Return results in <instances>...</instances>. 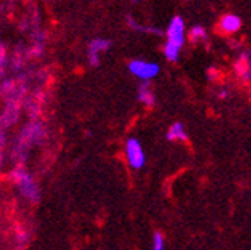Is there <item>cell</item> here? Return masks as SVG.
Instances as JSON below:
<instances>
[{"label":"cell","instance_id":"6da1fadb","mask_svg":"<svg viewBox=\"0 0 251 250\" xmlns=\"http://www.w3.org/2000/svg\"><path fill=\"white\" fill-rule=\"evenodd\" d=\"M129 71L137 75L141 80H152L155 79L159 72L158 63L153 62H146V60H132L129 63Z\"/></svg>","mask_w":251,"mask_h":250},{"label":"cell","instance_id":"7a4b0ae2","mask_svg":"<svg viewBox=\"0 0 251 250\" xmlns=\"http://www.w3.org/2000/svg\"><path fill=\"white\" fill-rule=\"evenodd\" d=\"M126 157H127V163L130 165V167L141 169L144 166L146 155H144L141 143L137 138H129L126 141Z\"/></svg>","mask_w":251,"mask_h":250},{"label":"cell","instance_id":"3957f363","mask_svg":"<svg viewBox=\"0 0 251 250\" xmlns=\"http://www.w3.org/2000/svg\"><path fill=\"white\" fill-rule=\"evenodd\" d=\"M184 40H186V23L179 16H175L167 28V42L182 46Z\"/></svg>","mask_w":251,"mask_h":250},{"label":"cell","instance_id":"277c9868","mask_svg":"<svg viewBox=\"0 0 251 250\" xmlns=\"http://www.w3.org/2000/svg\"><path fill=\"white\" fill-rule=\"evenodd\" d=\"M17 180V184L20 187L22 194L26 198H31V200H37L38 198V189L35 186V183L32 181V178L26 174V172H18L16 175Z\"/></svg>","mask_w":251,"mask_h":250},{"label":"cell","instance_id":"5b68a950","mask_svg":"<svg viewBox=\"0 0 251 250\" xmlns=\"http://www.w3.org/2000/svg\"><path fill=\"white\" fill-rule=\"evenodd\" d=\"M110 42L106 40V38H95L89 45V62L92 66H96L100 62V52L106 51L109 48Z\"/></svg>","mask_w":251,"mask_h":250},{"label":"cell","instance_id":"8992f818","mask_svg":"<svg viewBox=\"0 0 251 250\" xmlns=\"http://www.w3.org/2000/svg\"><path fill=\"white\" fill-rule=\"evenodd\" d=\"M220 28L225 33H236L240 28V18L233 14L224 16L220 18Z\"/></svg>","mask_w":251,"mask_h":250},{"label":"cell","instance_id":"52a82bcc","mask_svg":"<svg viewBox=\"0 0 251 250\" xmlns=\"http://www.w3.org/2000/svg\"><path fill=\"white\" fill-rule=\"evenodd\" d=\"M149 80H144V83L141 84V88H140V91H138V99H140V101L142 103V104H146V106H153V104H155V97H153V94H152V91L147 88V83Z\"/></svg>","mask_w":251,"mask_h":250},{"label":"cell","instance_id":"ba28073f","mask_svg":"<svg viewBox=\"0 0 251 250\" xmlns=\"http://www.w3.org/2000/svg\"><path fill=\"white\" fill-rule=\"evenodd\" d=\"M167 138L169 140H181V141H187V133L184 131V126H182L181 123H173L172 128L169 129L167 132Z\"/></svg>","mask_w":251,"mask_h":250},{"label":"cell","instance_id":"9c48e42d","mask_svg":"<svg viewBox=\"0 0 251 250\" xmlns=\"http://www.w3.org/2000/svg\"><path fill=\"white\" fill-rule=\"evenodd\" d=\"M179 51H181V46L167 42L166 46H164V55L169 62H176L179 59Z\"/></svg>","mask_w":251,"mask_h":250},{"label":"cell","instance_id":"30bf717a","mask_svg":"<svg viewBox=\"0 0 251 250\" xmlns=\"http://www.w3.org/2000/svg\"><path fill=\"white\" fill-rule=\"evenodd\" d=\"M164 235L162 233H159V232H157L155 235H153V249L155 250H162L164 249Z\"/></svg>","mask_w":251,"mask_h":250}]
</instances>
